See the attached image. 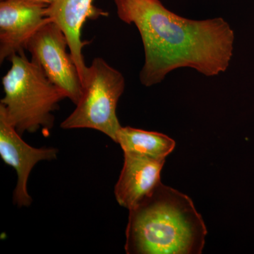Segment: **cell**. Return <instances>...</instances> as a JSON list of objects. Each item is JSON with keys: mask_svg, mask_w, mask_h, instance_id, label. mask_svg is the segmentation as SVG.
Returning a JSON list of instances; mask_svg holds the SVG:
<instances>
[{"mask_svg": "<svg viewBox=\"0 0 254 254\" xmlns=\"http://www.w3.org/2000/svg\"><path fill=\"white\" fill-rule=\"evenodd\" d=\"M11 68L3 76L4 96L0 108L20 135L41 129L47 136L54 126L53 112L66 93L46 77L24 52L10 58Z\"/></svg>", "mask_w": 254, "mask_h": 254, "instance_id": "cell-3", "label": "cell"}, {"mask_svg": "<svg viewBox=\"0 0 254 254\" xmlns=\"http://www.w3.org/2000/svg\"><path fill=\"white\" fill-rule=\"evenodd\" d=\"M28 1H33V2L39 3V4H46L49 6L55 0H28Z\"/></svg>", "mask_w": 254, "mask_h": 254, "instance_id": "cell-11", "label": "cell"}, {"mask_svg": "<svg viewBox=\"0 0 254 254\" xmlns=\"http://www.w3.org/2000/svg\"><path fill=\"white\" fill-rule=\"evenodd\" d=\"M165 160L125 155L123 170L115 188L119 204L129 210L161 183Z\"/></svg>", "mask_w": 254, "mask_h": 254, "instance_id": "cell-9", "label": "cell"}, {"mask_svg": "<svg viewBox=\"0 0 254 254\" xmlns=\"http://www.w3.org/2000/svg\"><path fill=\"white\" fill-rule=\"evenodd\" d=\"M26 50L46 77L77 104L82 93L81 78L59 26L48 20L30 38Z\"/></svg>", "mask_w": 254, "mask_h": 254, "instance_id": "cell-5", "label": "cell"}, {"mask_svg": "<svg viewBox=\"0 0 254 254\" xmlns=\"http://www.w3.org/2000/svg\"><path fill=\"white\" fill-rule=\"evenodd\" d=\"M125 88L123 73L103 58H95L87 68L81 98L73 113L62 123V128H92L115 142L122 127L117 107Z\"/></svg>", "mask_w": 254, "mask_h": 254, "instance_id": "cell-4", "label": "cell"}, {"mask_svg": "<svg viewBox=\"0 0 254 254\" xmlns=\"http://www.w3.org/2000/svg\"><path fill=\"white\" fill-rule=\"evenodd\" d=\"M58 153L56 148H36L26 143L0 108V157L17 173L13 197L15 204L18 207L31 205L32 198L28 193L27 183L32 170L39 162L55 160Z\"/></svg>", "mask_w": 254, "mask_h": 254, "instance_id": "cell-7", "label": "cell"}, {"mask_svg": "<svg viewBox=\"0 0 254 254\" xmlns=\"http://www.w3.org/2000/svg\"><path fill=\"white\" fill-rule=\"evenodd\" d=\"M115 4L120 19L134 25L141 35L145 60L139 79L143 86L161 83L177 68L215 76L230 66L235 33L224 18L182 17L160 0H115Z\"/></svg>", "mask_w": 254, "mask_h": 254, "instance_id": "cell-1", "label": "cell"}, {"mask_svg": "<svg viewBox=\"0 0 254 254\" xmlns=\"http://www.w3.org/2000/svg\"><path fill=\"white\" fill-rule=\"evenodd\" d=\"M47 7L28 0H1L0 63L24 52L30 38L49 20Z\"/></svg>", "mask_w": 254, "mask_h": 254, "instance_id": "cell-6", "label": "cell"}, {"mask_svg": "<svg viewBox=\"0 0 254 254\" xmlns=\"http://www.w3.org/2000/svg\"><path fill=\"white\" fill-rule=\"evenodd\" d=\"M107 14L95 7L93 0H55L47 7V17L59 26L67 39L69 52L77 66L82 83L88 68L83 55L86 43L81 40L82 28L87 18L94 19Z\"/></svg>", "mask_w": 254, "mask_h": 254, "instance_id": "cell-8", "label": "cell"}, {"mask_svg": "<svg viewBox=\"0 0 254 254\" xmlns=\"http://www.w3.org/2000/svg\"><path fill=\"white\" fill-rule=\"evenodd\" d=\"M115 143L121 146L124 155L165 160L175 148L173 138L159 133L131 127H122Z\"/></svg>", "mask_w": 254, "mask_h": 254, "instance_id": "cell-10", "label": "cell"}, {"mask_svg": "<svg viewBox=\"0 0 254 254\" xmlns=\"http://www.w3.org/2000/svg\"><path fill=\"white\" fill-rule=\"evenodd\" d=\"M128 211L127 254H202L208 232L188 195L161 182Z\"/></svg>", "mask_w": 254, "mask_h": 254, "instance_id": "cell-2", "label": "cell"}]
</instances>
